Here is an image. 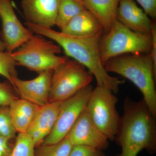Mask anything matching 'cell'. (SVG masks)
Wrapping results in <instances>:
<instances>
[{
    "label": "cell",
    "instance_id": "cb8c5ba5",
    "mask_svg": "<svg viewBox=\"0 0 156 156\" xmlns=\"http://www.w3.org/2000/svg\"><path fill=\"white\" fill-rule=\"evenodd\" d=\"M69 156H107L102 151L86 146H73Z\"/></svg>",
    "mask_w": 156,
    "mask_h": 156
},
{
    "label": "cell",
    "instance_id": "3957f363",
    "mask_svg": "<svg viewBox=\"0 0 156 156\" xmlns=\"http://www.w3.org/2000/svg\"><path fill=\"white\" fill-rule=\"evenodd\" d=\"M104 66L107 72L122 76L137 87L143 99L156 118V70L150 53L121 55L109 59Z\"/></svg>",
    "mask_w": 156,
    "mask_h": 156
},
{
    "label": "cell",
    "instance_id": "ac0fdd59",
    "mask_svg": "<svg viewBox=\"0 0 156 156\" xmlns=\"http://www.w3.org/2000/svg\"><path fill=\"white\" fill-rule=\"evenodd\" d=\"M85 10L87 9L83 0H61L55 25L62 30L72 19Z\"/></svg>",
    "mask_w": 156,
    "mask_h": 156
},
{
    "label": "cell",
    "instance_id": "52a82bcc",
    "mask_svg": "<svg viewBox=\"0 0 156 156\" xmlns=\"http://www.w3.org/2000/svg\"><path fill=\"white\" fill-rule=\"evenodd\" d=\"M118 101L110 89L97 86L93 89L86 107L93 122L109 140H115L119 124Z\"/></svg>",
    "mask_w": 156,
    "mask_h": 156
},
{
    "label": "cell",
    "instance_id": "9a60e30c",
    "mask_svg": "<svg viewBox=\"0 0 156 156\" xmlns=\"http://www.w3.org/2000/svg\"><path fill=\"white\" fill-rule=\"evenodd\" d=\"M9 106L17 132L27 133L40 106L20 98L13 101Z\"/></svg>",
    "mask_w": 156,
    "mask_h": 156
},
{
    "label": "cell",
    "instance_id": "603a6c76",
    "mask_svg": "<svg viewBox=\"0 0 156 156\" xmlns=\"http://www.w3.org/2000/svg\"><path fill=\"white\" fill-rule=\"evenodd\" d=\"M14 87L9 82L0 83V106H9L13 101L18 98Z\"/></svg>",
    "mask_w": 156,
    "mask_h": 156
},
{
    "label": "cell",
    "instance_id": "4fadbf2b",
    "mask_svg": "<svg viewBox=\"0 0 156 156\" xmlns=\"http://www.w3.org/2000/svg\"><path fill=\"white\" fill-rule=\"evenodd\" d=\"M117 20L134 32L151 33L153 22L134 0H120Z\"/></svg>",
    "mask_w": 156,
    "mask_h": 156
},
{
    "label": "cell",
    "instance_id": "30bf717a",
    "mask_svg": "<svg viewBox=\"0 0 156 156\" xmlns=\"http://www.w3.org/2000/svg\"><path fill=\"white\" fill-rule=\"evenodd\" d=\"M66 136L72 146H86L102 151L108 147L109 140L93 122L86 108Z\"/></svg>",
    "mask_w": 156,
    "mask_h": 156
},
{
    "label": "cell",
    "instance_id": "7c38bea8",
    "mask_svg": "<svg viewBox=\"0 0 156 156\" xmlns=\"http://www.w3.org/2000/svg\"><path fill=\"white\" fill-rule=\"evenodd\" d=\"M61 0H22L21 7L27 22L52 28L55 25Z\"/></svg>",
    "mask_w": 156,
    "mask_h": 156
},
{
    "label": "cell",
    "instance_id": "7402d4cb",
    "mask_svg": "<svg viewBox=\"0 0 156 156\" xmlns=\"http://www.w3.org/2000/svg\"><path fill=\"white\" fill-rule=\"evenodd\" d=\"M16 133L9 106H0V135L11 140L15 137Z\"/></svg>",
    "mask_w": 156,
    "mask_h": 156
},
{
    "label": "cell",
    "instance_id": "7a4b0ae2",
    "mask_svg": "<svg viewBox=\"0 0 156 156\" xmlns=\"http://www.w3.org/2000/svg\"><path fill=\"white\" fill-rule=\"evenodd\" d=\"M115 140L122 149L119 156H137L144 150L155 154L156 118L143 99L126 98Z\"/></svg>",
    "mask_w": 156,
    "mask_h": 156
},
{
    "label": "cell",
    "instance_id": "d4e9b609",
    "mask_svg": "<svg viewBox=\"0 0 156 156\" xmlns=\"http://www.w3.org/2000/svg\"><path fill=\"white\" fill-rule=\"evenodd\" d=\"M142 7L143 10L149 17H156V0H134Z\"/></svg>",
    "mask_w": 156,
    "mask_h": 156
},
{
    "label": "cell",
    "instance_id": "5bb4252c",
    "mask_svg": "<svg viewBox=\"0 0 156 156\" xmlns=\"http://www.w3.org/2000/svg\"><path fill=\"white\" fill-rule=\"evenodd\" d=\"M60 31L70 35L88 37L103 33L104 31L96 17L85 10L72 19Z\"/></svg>",
    "mask_w": 156,
    "mask_h": 156
},
{
    "label": "cell",
    "instance_id": "8992f818",
    "mask_svg": "<svg viewBox=\"0 0 156 156\" xmlns=\"http://www.w3.org/2000/svg\"><path fill=\"white\" fill-rule=\"evenodd\" d=\"M83 65L69 60L52 72L49 102L62 101L90 85L93 76Z\"/></svg>",
    "mask_w": 156,
    "mask_h": 156
},
{
    "label": "cell",
    "instance_id": "ba28073f",
    "mask_svg": "<svg viewBox=\"0 0 156 156\" xmlns=\"http://www.w3.org/2000/svg\"><path fill=\"white\" fill-rule=\"evenodd\" d=\"M93 88L89 85L75 95L62 102L56 123L42 144H56L65 138L87 107Z\"/></svg>",
    "mask_w": 156,
    "mask_h": 156
},
{
    "label": "cell",
    "instance_id": "83f0119b",
    "mask_svg": "<svg viewBox=\"0 0 156 156\" xmlns=\"http://www.w3.org/2000/svg\"><path fill=\"white\" fill-rule=\"evenodd\" d=\"M6 47L4 42L0 39V50H5Z\"/></svg>",
    "mask_w": 156,
    "mask_h": 156
},
{
    "label": "cell",
    "instance_id": "e0dca14e",
    "mask_svg": "<svg viewBox=\"0 0 156 156\" xmlns=\"http://www.w3.org/2000/svg\"><path fill=\"white\" fill-rule=\"evenodd\" d=\"M62 102H50L40 106L29 128L40 130L47 137L53 130L56 123Z\"/></svg>",
    "mask_w": 156,
    "mask_h": 156
},
{
    "label": "cell",
    "instance_id": "d6986e66",
    "mask_svg": "<svg viewBox=\"0 0 156 156\" xmlns=\"http://www.w3.org/2000/svg\"><path fill=\"white\" fill-rule=\"evenodd\" d=\"M73 146L67 137L52 144H42L36 147L35 156H69Z\"/></svg>",
    "mask_w": 156,
    "mask_h": 156
},
{
    "label": "cell",
    "instance_id": "484cf974",
    "mask_svg": "<svg viewBox=\"0 0 156 156\" xmlns=\"http://www.w3.org/2000/svg\"><path fill=\"white\" fill-rule=\"evenodd\" d=\"M10 140L0 135V156H9L13 146H11Z\"/></svg>",
    "mask_w": 156,
    "mask_h": 156
},
{
    "label": "cell",
    "instance_id": "9c48e42d",
    "mask_svg": "<svg viewBox=\"0 0 156 156\" xmlns=\"http://www.w3.org/2000/svg\"><path fill=\"white\" fill-rule=\"evenodd\" d=\"M0 20L2 23V40L5 46L6 51L14 52L34 35L20 21L11 0H0Z\"/></svg>",
    "mask_w": 156,
    "mask_h": 156
},
{
    "label": "cell",
    "instance_id": "ffe728a7",
    "mask_svg": "<svg viewBox=\"0 0 156 156\" xmlns=\"http://www.w3.org/2000/svg\"><path fill=\"white\" fill-rule=\"evenodd\" d=\"M35 146L27 133H18L9 156H35Z\"/></svg>",
    "mask_w": 156,
    "mask_h": 156
},
{
    "label": "cell",
    "instance_id": "277c9868",
    "mask_svg": "<svg viewBox=\"0 0 156 156\" xmlns=\"http://www.w3.org/2000/svg\"><path fill=\"white\" fill-rule=\"evenodd\" d=\"M151 46V34L134 32L116 19L101 39V60L104 65L109 59L121 55L150 53Z\"/></svg>",
    "mask_w": 156,
    "mask_h": 156
},
{
    "label": "cell",
    "instance_id": "5b68a950",
    "mask_svg": "<svg viewBox=\"0 0 156 156\" xmlns=\"http://www.w3.org/2000/svg\"><path fill=\"white\" fill-rule=\"evenodd\" d=\"M61 52L55 42L36 34L12 52V55L17 66L40 73L53 71L67 60L65 56H58Z\"/></svg>",
    "mask_w": 156,
    "mask_h": 156
},
{
    "label": "cell",
    "instance_id": "44dd1931",
    "mask_svg": "<svg viewBox=\"0 0 156 156\" xmlns=\"http://www.w3.org/2000/svg\"><path fill=\"white\" fill-rule=\"evenodd\" d=\"M17 66L12 53L0 50V75L5 78L12 86L13 79L17 76Z\"/></svg>",
    "mask_w": 156,
    "mask_h": 156
},
{
    "label": "cell",
    "instance_id": "6da1fadb",
    "mask_svg": "<svg viewBox=\"0 0 156 156\" xmlns=\"http://www.w3.org/2000/svg\"><path fill=\"white\" fill-rule=\"evenodd\" d=\"M24 25L33 33L55 42L67 56L84 66L95 77L97 86L106 87L116 93L120 85L125 83V80L110 76L101 60L99 45L103 33L92 36L79 37L28 22Z\"/></svg>",
    "mask_w": 156,
    "mask_h": 156
},
{
    "label": "cell",
    "instance_id": "2e32d148",
    "mask_svg": "<svg viewBox=\"0 0 156 156\" xmlns=\"http://www.w3.org/2000/svg\"><path fill=\"white\" fill-rule=\"evenodd\" d=\"M86 9L98 20L107 32L115 20L120 0H83Z\"/></svg>",
    "mask_w": 156,
    "mask_h": 156
},
{
    "label": "cell",
    "instance_id": "4316f807",
    "mask_svg": "<svg viewBox=\"0 0 156 156\" xmlns=\"http://www.w3.org/2000/svg\"><path fill=\"white\" fill-rule=\"evenodd\" d=\"M151 34L152 37V46L150 54L153 62L154 67L156 70V26L154 22H153Z\"/></svg>",
    "mask_w": 156,
    "mask_h": 156
},
{
    "label": "cell",
    "instance_id": "8fae6325",
    "mask_svg": "<svg viewBox=\"0 0 156 156\" xmlns=\"http://www.w3.org/2000/svg\"><path fill=\"white\" fill-rule=\"evenodd\" d=\"M52 70L38 73L34 79L24 80L18 77L13 80V86L20 98L42 106L49 103Z\"/></svg>",
    "mask_w": 156,
    "mask_h": 156
}]
</instances>
